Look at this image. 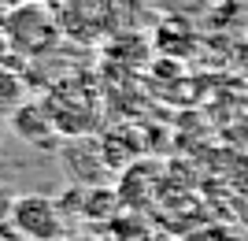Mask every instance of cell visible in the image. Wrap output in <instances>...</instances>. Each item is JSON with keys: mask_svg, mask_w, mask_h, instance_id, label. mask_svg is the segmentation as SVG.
<instances>
[{"mask_svg": "<svg viewBox=\"0 0 248 241\" xmlns=\"http://www.w3.org/2000/svg\"><path fill=\"white\" fill-rule=\"evenodd\" d=\"M67 145L60 148L63 171L71 175L74 186L93 189V186H108V175H111V163H108V152H104V141L89 137H63Z\"/></svg>", "mask_w": 248, "mask_h": 241, "instance_id": "obj_3", "label": "cell"}, {"mask_svg": "<svg viewBox=\"0 0 248 241\" xmlns=\"http://www.w3.org/2000/svg\"><path fill=\"white\" fill-rule=\"evenodd\" d=\"M26 82H22V67H0V112L8 115L26 100Z\"/></svg>", "mask_w": 248, "mask_h": 241, "instance_id": "obj_5", "label": "cell"}, {"mask_svg": "<svg viewBox=\"0 0 248 241\" xmlns=\"http://www.w3.org/2000/svg\"><path fill=\"white\" fill-rule=\"evenodd\" d=\"M60 30L63 26L41 0H19L4 19V41L22 60H37V56L52 52L60 41Z\"/></svg>", "mask_w": 248, "mask_h": 241, "instance_id": "obj_1", "label": "cell"}, {"mask_svg": "<svg viewBox=\"0 0 248 241\" xmlns=\"http://www.w3.org/2000/svg\"><path fill=\"white\" fill-rule=\"evenodd\" d=\"M8 130L19 141H26V145L33 148H48L56 137H60V130H56V123H52L48 108H45V100H22L15 112H8Z\"/></svg>", "mask_w": 248, "mask_h": 241, "instance_id": "obj_4", "label": "cell"}, {"mask_svg": "<svg viewBox=\"0 0 248 241\" xmlns=\"http://www.w3.org/2000/svg\"><path fill=\"white\" fill-rule=\"evenodd\" d=\"M8 52H11V48H8V41H4V30H0V67H4V60H8Z\"/></svg>", "mask_w": 248, "mask_h": 241, "instance_id": "obj_8", "label": "cell"}, {"mask_svg": "<svg viewBox=\"0 0 248 241\" xmlns=\"http://www.w3.org/2000/svg\"><path fill=\"white\" fill-rule=\"evenodd\" d=\"M11 230L22 234L26 241H56L67 234V219H63L60 200L45 197V193H22L11 204Z\"/></svg>", "mask_w": 248, "mask_h": 241, "instance_id": "obj_2", "label": "cell"}, {"mask_svg": "<svg viewBox=\"0 0 248 241\" xmlns=\"http://www.w3.org/2000/svg\"><path fill=\"white\" fill-rule=\"evenodd\" d=\"M8 134V115H4V112H0V137Z\"/></svg>", "mask_w": 248, "mask_h": 241, "instance_id": "obj_9", "label": "cell"}, {"mask_svg": "<svg viewBox=\"0 0 248 241\" xmlns=\"http://www.w3.org/2000/svg\"><path fill=\"white\" fill-rule=\"evenodd\" d=\"M15 4H19V0H0V19H8V11L15 8Z\"/></svg>", "mask_w": 248, "mask_h": 241, "instance_id": "obj_7", "label": "cell"}, {"mask_svg": "<svg viewBox=\"0 0 248 241\" xmlns=\"http://www.w3.org/2000/svg\"><path fill=\"white\" fill-rule=\"evenodd\" d=\"M11 204H15V197H11L8 189H0V223L11 219Z\"/></svg>", "mask_w": 248, "mask_h": 241, "instance_id": "obj_6", "label": "cell"}]
</instances>
